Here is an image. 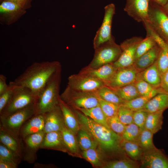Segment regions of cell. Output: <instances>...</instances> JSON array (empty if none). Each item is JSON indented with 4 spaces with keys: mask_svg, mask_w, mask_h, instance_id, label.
<instances>
[{
    "mask_svg": "<svg viewBox=\"0 0 168 168\" xmlns=\"http://www.w3.org/2000/svg\"><path fill=\"white\" fill-rule=\"evenodd\" d=\"M60 68L57 61L35 62L12 82L16 86L30 89L36 97L52 76Z\"/></svg>",
    "mask_w": 168,
    "mask_h": 168,
    "instance_id": "6da1fadb",
    "label": "cell"
},
{
    "mask_svg": "<svg viewBox=\"0 0 168 168\" xmlns=\"http://www.w3.org/2000/svg\"><path fill=\"white\" fill-rule=\"evenodd\" d=\"M77 118L81 128L85 130L104 150L111 152L122 149L121 137L111 129L99 124L82 113L77 112Z\"/></svg>",
    "mask_w": 168,
    "mask_h": 168,
    "instance_id": "7a4b0ae2",
    "label": "cell"
},
{
    "mask_svg": "<svg viewBox=\"0 0 168 168\" xmlns=\"http://www.w3.org/2000/svg\"><path fill=\"white\" fill-rule=\"evenodd\" d=\"M61 68L50 77L36 97L34 104L35 114H45L59 105Z\"/></svg>",
    "mask_w": 168,
    "mask_h": 168,
    "instance_id": "3957f363",
    "label": "cell"
},
{
    "mask_svg": "<svg viewBox=\"0 0 168 168\" xmlns=\"http://www.w3.org/2000/svg\"><path fill=\"white\" fill-rule=\"evenodd\" d=\"M94 58L87 68H95L103 65L114 62L120 56L122 50L112 36L109 40L95 49Z\"/></svg>",
    "mask_w": 168,
    "mask_h": 168,
    "instance_id": "277c9868",
    "label": "cell"
},
{
    "mask_svg": "<svg viewBox=\"0 0 168 168\" xmlns=\"http://www.w3.org/2000/svg\"><path fill=\"white\" fill-rule=\"evenodd\" d=\"M60 96L69 106L74 109H89L99 105L98 97L95 93L77 91L68 86Z\"/></svg>",
    "mask_w": 168,
    "mask_h": 168,
    "instance_id": "5b68a950",
    "label": "cell"
},
{
    "mask_svg": "<svg viewBox=\"0 0 168 168\" xmlns=\"http://www.w3.org/2000/svg\"><path fill=\"white\" fill-rule=\"evenodd\" d=\"M146 21L168 44V15L162 7L151 0L148 18Z\"/></svg>",
    "mask_w": 168,
    "mask_h": 168,
    "instance_id": "8992f818",
    "label": "cell"
},
{
    "mask_svg": "<svg viewBox=\"0 0 168 168\" xmlns=\"http://www.w3.org/2000/svg\"><path fill=\"white\" fill-rule=\"evenodd\" d=\"M35 114L34 104L12 114L0 116V125L19 137V132L22 125Z\"/></svg>",
    "mask_w": 168,
    "mask_h": 168,
    "instance_id": "52a82bcc",
    "label": "cell"
},
{
    "mask_svg": "<svg viewBox=\"0 0 168 168\" xmlns=\"http://www.w3.org/2000/svg\"><path fill=\"white\" fill-rule=\"evenodd\" d=\"M36 96L29 89L16 86L9 102L0 113V116L12 114L34 104Z\"/></svg>",
    "mask_w": 168,
    "mask_h": 168,
    "instance_id": "ba28073f",
    "label": "cell"
},
{
    "mask_svg": "<svg viewBox=\"0 0 168 168\" xmlns=\"http://www.w3.org/2000/svg\"><path fill=\"white\" fill-rule=\"evenodd\" d=\"M105 85L103 82L80 73L69 77L67 86L77 91L95 93Z\"/></svg>",
    "mask_w": 168,
    "mask_h": 168,
    "instance_id": "9c48e42d",
    "label": "cell"
},
{
    "mask_svg": "<svg viewBox=\"0 0 168 168\" xmlns=\"http://www.w3.org/2000/svg\"><path fill=\"white\" fill-rule=\"evenodd\" d=\"M143 39L141 37L134 36L127 39L121 44V53L117 60L113 63L117 69L133 66L137 47Z\"/></svg>",
    "mask_w": 168,
    "mask_h": 168,
    "instance_id": "30bf717a",
    "label": "cell"
},
{
    "mask_svg": "<svg viewBox=\"0 0 168 168\" xmlns=\"http://www.w3.org/2000/svg\"><path fill=\"white\" fill-rule=\"evenodd\" d=\"M45 133L43 130L21 139L23 160L29 163H33L35 161L37 152L40 149Z\"/></svg>",
    "mask_w": 168,
    "mask_h": 168,
    "instance_id": "8fae6325",
    "label": "cell"
},
{
    "mask_svg": "<svg viewBox=\"0 0 168 168\" xmlns=\"http://www.w3.org/2000/svg\"><path fill=\"white\" fill-rule=\"evenodd\" d=\"M115 12V6L113 3L109 4L105 7V14L102 23L97 31L93 40L95 49L112 37L111 27Z\"/></svg>",
    "mask_w": 168,
    "mask_h": 168,
    "instance_id": "7c38bea8",
    "label": "cell"
},
{
    "mask_svg": "<svg viewBox=\"0 0 168 168\" xmlns=\"http://www.w3.org/2000/svg\"><path fill=\"white\" fill-rule=\"evenodd\" d=\"M137 73L133 66L117 69L112 78L105 85L112 89L123 87L134 83Z\"/></svg>",
    "mask_w": 168,
    "mask_h": 168,
    "instance_id": "4fadbf2b",
    "label": "cell"
},
{
    "mask_svg": "<svg viewBox=\"0 0 168 168\" xmlns=\"http://www.w3.org/2000/svg\"><path fill=\"white\" fill-rule=\"evenodd\" d=\"M151 0H126L124 11L138 22L147 21Z\"/></svg>",
    "mask_w": 168,
    "mask_h": 168,
    "instance_id": "5bb4252c",
    "label": "cell"
},
{
    "mask_svg": "<svg viewBox=\"0 0 168 168\" xmlns=\"http://www.w3.org/2000/svg\"><path fill=\"white\" fill-rule=\"evenodd\" d=\"M140 160L141 167L168 168V157L156 148L143 152Z\"/></svg>",
    "mask_w": 168,
    "mask_h": 168,
    "instance_id": "9a60e30c",
    "label": "cell"
},
{
    "mask_svg": "<svg viewBox=\"0 0 168 168\" xmlns=\"http://www.w3.org/2000/svg\"><path fill=\"white\" fill-rule=\"evenodd\" d=\"M45 114H35L22 125L19 132L21 139L33 133L43 130Z\"/></svg>",
    "mask_w": 168,
    "mask_h": 168,
    "instance_id": "2e32d148",
    "label": "cell"
},
{
    "mask_svg": "<svg viewBox=\"0 0 168 168\" xmlns=\"http://www.w3.org/2000/svg\"><path fill=\"white\" fill-rule=\"evenodd\" d=\"M45 114L43 131L45 133L60 131L65 125L62 114L58 105Z\"/></svg>",
    "mask_w": 168,
    "mask_h": 168,
    "instance_id": "e0dca14e",
    "label": "cell"
},
{
    "mask_svg": "<svg viewBox=\"0 0 168 168\" xmlns=\"http://www.w3.org/2000/svg\"><path fill=\"white\" fill-rule=\"evenodd\" d=\"M40 149L54 150L68 152L61 131L45 133Z\"/></svg>",
    "mask_w": 168,
    "mask_h": 168,
    "instance_id": "ac0fdd59",
    "label": "cell"
},
{
    "mask_svg": "<svg viewBox=\"0 0 168 168\" xmlns=\"http://www.w3.org/2000/svg\"><path fill=\"white\" fill-rule=\"evenodd\" d=\"M0 142L16 153L22 160L21 138L1 125H0Z\"/></svg>",
    "mask_w": 168,
    "mask_h": 168,
    "instance_id": "d6986e66",
    "label": "cell"
},
{
    "mask_svg": "<svg viewBox=\"0 0 168 168\" xmlns=\"http://www.w3.org/2000/svg\"><path fill=\"white\" fill-rule=\"evenodd\" d=\"M117 69L113 63H110L95 68H86L81 73L97 78L105 83L112 78Z\"/></svg>",
    "mask_w": 168,
    "mask_h": 168,
    "instance_id": "ffe728a7",
    "label": "cell"
},
{
    "mask_svg": "<svg viewBox=\"0 0 168 168\" xmlns=\"http://www.w3.org/2000/svg\"><path fill=\"white\" fill-rule=\"evenodd\" d=\"M161 48L157 44L148 51L137 58L133 66L138 72L145 70L157 60Z\"/></svg>",
    "mask_w": 168,
    "mask_h": 168,
    "instance_id": "44dd1931",
    "label": "cell"
},
{
    "mask_svg": "<svg viewBox=\"0 0 168 168\" xmlns=\"http://www.w3.org/2000/svg\"><path fill=\"white\" fill-rule=\"evenodd\" d=\"M58 104L62 111L65 127L76 135L81 128L72 108L63 100L60 96L59 98Z\"/></svg>",
    "mask_w": 168,
    "mask_h": 168,
    "instance_id": "7402d4cb",
    "label": "cell"
},
{
    "mask_svg": "<svg viewBox=\"0 0 168 168\" xmlns=\"http://www.w3.org/2000/svg\"><path fill=\"white\" fill-rule=\"evenodd\" d=\"M136 79H142L156 87H160L161 76L158 69L156 61L143 71L138 72Z\"/></svg>",
    "mask_w": 168,
    "mask_h": 168,
    "instance_id": "603a6c76",
    "label": "cell"
},
{
    "mask_svg": "<svg viewBox=\"0 0 168 168\" xmlns=\"http://www.w3.org/2000/svg\"><path fill=\"white\" fill-rule=\"evenodd\" d=\"M161 93H166L160 87H157L148 96H140L130 100L125 101L122 105L133 111L142 109L151 98Z\"/></svg>",
    "mask_w": 168,
    "mask_h": 168,
    "instance_id": "cb8c5ba5",
    "label": "cell"
},
{
    "mask_svg": "<svg viewBox=\"0 0 168 168\" xmlns=\"http://www.w3.org/2000/svg\"><path fill=\"white\" fill-rule=\"evenodd\" d=\"M168 108V93L158 94L151 98L146 104L143 109L148 113L164 111Z\"/></svg>",
    "mask_w": 168,
    "mask_h": 168,
    "instance_id": "d4e9b609",
    "label": "cell"
},
{
    "mask_svg": "<svg viewBox=\"0 0 168 168\" xmlns=\"http://www.w3.org/2000/svg\"><path fill=\"white\" fill-rule=\"evenodd\" d=\"M63 139L69 154L76 155L79 152V147L76 134L64 125L61 130Z\"/></svg>",
    "mask_w": 168,
    "mask_h": 168,
    "instance_id": "484cf974",
    "label": "cell"
},
{
    "mask_svg": "<svg viewBox=\"0 0 168 168\" xmlns=\"http://www.w3.org/2000/svg\"><path fill=\"white\" fill-rule=\"evenodd\" d=\"M161 110L149 113L146 121L144 128L156 133L161 129L163 122V113Z\"/></svg>",
    "mask_w": 168,
    "mask_h": 168,
    "instance_id": "4316f807",
    "label": "cell"
},
{
    "mask_svg": "<svg viewBox=\"0 0 168 168\" xmlns=\"http://www.w3.org/2000/svg\"><path fill=\"white\" fill-rule=\"evenodd\" d=\"M74 109L78 110L93 121L110 129L107 124L106 118L99 105L89 109L76 108Z\"/></svg>",
    "mask_w": 168,
    "mask_h": 168,
    "instance_id": "83f0119b",
    "label": "cell"
},
{
    "mask_svg": "<svg viewBox=\"0 0 168 168\" xmlns=\"http://www.w3.org/2000/svg\"><path fill=\"white\" fill-rule=\"evenodd\" d=\"M120 145L122 149L133 160H140L143 151L137 142L122 139Z\"/></svg>",
    "mask_w": 168,
    "mask_h": 168,
    "instance_id": "f1b7e54d",
    "label": "cell"
},
{
    "mask_svg": "<svg viewBox=\"0 0 168 168\" xmlns=\"http://www.w3.org/2000/svg\"><path fill=\"white\" fill-rule=\"evenodd\" d=\"M77 140L79 148L82 151L96 147L97 142L84 129L81 128L78 132Z\"/></svg>",
    "mask_w": 168,
    "mask_h": 168,
    "instance_id": "f546056e",
    "label": "cell"
},
{
    "mask_svg": "<svg viewBox=\"0 0 168 168\" xmlns=\"http://www.w3.org/2000/svg\"><path fill=\"white\" fill-rule=\"evenodd\" d=\"M97 96L107 101L120 105L125 101L111 89L105 85L95 92Z\"/></svg>",
    "mask_w": 168,
    "mask_h": 168,
    "instance_id": "4dcf8cb0",
    "label": "cell"
},
{
    "mask_svg": "<svg viewBox=\"0 0 168 168\" xmlns=\"http://www.w3.org/2000/svg\"><path fill=\"white\" fill-rule=\"evenodd\" d=\"M112 90L125 101L130 100L140 96L134 82Z\"/></svg>",
    "mask_w": 168,
    "mask_h": 168,
    "instance_id": "1f68e13d",
    "label": "cell"
},
{
    "mask_svg": "<svg viewBox=\"0 0 168 168\" xmlns=\"http://www.w3.org/2000/svg\"><path fill=\"white\" fill-rule=\"evenodd\" d=\"M153 134L151 131L145 128L141 130L137 142L141 148L143 152L156 148L153 143Z\"/></svg>",
    "mask_w": 168,
    "mask_h": 168,
    "instance_id": "d6a6232c",
    "label": "cell"
},
{
    "mask_svg": "<svg viewBox=\"0 0 168 168\" xmlns=\"http://www.w3.org/2000/svg\"><path fill=\"white\" fill-rule=\"evenodd\" d=\"M157 44L155 40L152 36L147 34L146 38L143 39L137 47L135 55V61Z\"/></svg>",
    "mask_w": 168,
    "mask_h": 168,
    "instance_id": "836d02e7",
    "label": "cell"
},
{
    "mask_svg": "<svg viewBox=\"0 0 168 168\" xmlns=\"http://www.w3.org/2000/svg\"><path fill=\"white\" fill-rule=\"evenodd\" d=\"M0 158L10 162L16 168L22 160L16 153L0 142Z\"/></svg>",
    "mask_w": 168,
    "mask_h": 168,
    "instance_id": "e575fe53",
    "label": "cell"
},
{
    "mask_svg": "<svg viewBox=\"0 0 168 168\" xmlns=\"http://www.w3.org/2000/svg\"><path fill=\"white\" fill-rule=\"evenodd\" d=\"M141 130L139 127L133 123L126 125L121 137L122 139L125 140L137 142Z\"/></svg>",
    "mask_w": 168,
    "mask_h": 168,
    "instance_id": "d590c367",
    "label": "cell"
},
{
    "mask_svg": "<svg viewBox=\"0 0 168 168\" xmlns=\"http://www.w3.org/2000/svg\"><path fill=\"white\" fill-rule=\"evenodd\" d=\"M82 155L86 160L94 166H100L102 163L101 155L96 147L82 151Z\"/></svg>",
    "mask_w": 168,
    "mask_h": 168,
    "instance_id": "8d00e7d4",
    "label": "cell"
},
{
    "mask_svg": "<svg viewBox=\"0 0 168 168\" xmlns=\"http://www.w3.org/2000/svg\"><path fill=\"white\" fill-rule=\"evenodd\" d=\"M138 167L136 161L124 159L111 161L102 166L104 168H135Z\"/></svg>",
    "mask_w": 168,
    "mask_h": 168,
    "instance_id": "74e56055",
    "label": "cell"
},
{
    "mask_svg": "<svg viewBox=\"0 0 168 168\" xmlns=\"http://www.w3.org/2000/svg\"><path fill=\"white\" fill-rule=\"evenodd\" d=\"M98 98L99 105L106 118L117 114L119 105Z\"/></svg>",
    "mask_w": 168,
    "mask_h": 168,
    "instance_id": "f35d334b",
    "label": "cell"
},
{
    "mask_svg": "<svg viewBox=\"0 0 168 168\" xmlns=\"http://www.w3.org/2000/svg\"><path fill=\"white\" fill-rule=\"evenodd\" d=\"M110 128L121 137L125 129L126 125L120 121L117 115L106 118Z\"/></svg>",
    "mask_w": 168,
    "mask_h": 168,
    "instance_id": "ab89813d",
    "label": "cell"
},
{
    "mask_svg": "<svg viewBox=\"0 0 168 168\" xmlns=\"http://www.w3.org/2000/svg\"><path fill=\"white\" fill-rule=\"evenodd\" d=\"M133 111L122 105H119L117 115L122 123L125 125L133 122Z\"/></svg>",
    "mask_w": 168,
    "mask_h": 168,
    "instance_id": "60d3db41",
    "label": "cell"
},
{
    "mask_svg": "<svg viewBox=\"0 0 168 168\" xmlns=\"http://www.w3.org/2000/svg\"><path fill=\"white\" fill-rule=\"evenodd\" d=\"M24 7L18 3L9 1H3L0 5L1 13L11 14L21 11Z\"/></svg>",
    "mask_w": 168,
    "mask_h": 168,
    "instance_id": "b9f144b4",
    "label": "cell"
},
{
    "mask_svg": "<svg viewBox=\"0 0 168 168\" xmlns=\"http://www.w3.org/2000/svg\"><path fill=\"white\" fill-rule=\"evenodd\" d=\"M15 87L16 86L12 81L10 82L7 89L0 95V113L2 112L10 100Z\"/></svg>",
    "mask_w": 168,
    "mask_h": 168,
    "instance_id": "7bdbcfd3",
    "label": "cell"
},
{
    "mask_svg": "<svg viewBox=\"0 0 168 168\" xmlns=\"http://www.w3.org/2000/svg\"><path fill=\"white\" fill-rule=\"evenodd\" d=\"M156 63L158 69L161 77L168 70V53L161 48Z\"/></svg>",
    "mask_w": 168,
    "mask_h": 168,
    "instance_id": "ee69618b",
    "label": "cell"
},
{
    "mask_svg": "<svg viewBox=\"0 0 168 168\" xmlns=\"http://www.w3.org/2000/svg\"><path fill=\"white\" fill-rule=\"evenodd\" d=\"M134 83L140 96H148L157 88L142 79H136Z\"/></svg>",
    "mask_w": 168,
    "mask_h": 168,
    "instance_id": "f6af8a7d",
    "label": "cell"
},
{
    "mask_svg": "<svg viewBox=\"0 0 168 168\" xmlns=\"http://www.w3.org/2000/svg\"><path fill=\"white\" fill-rule=\"evenodd\" d=\"M148 113L142 109L133 111V122L141 129L144 128V126Z\"/></svg>",
    "mask_w": 168,
    "mask_h": 168,
    "instance_id": "bcb514c9",
    "label": "cell"
},
{
    "mask_svg": "<svg viewBox=\"0 0 168 168\" xmlns=\"http://www.w3.org/2000/svg\"><path fill=\"white\" fill-rule=\"evenodd\" d=\"M145 29L147 34L152 36L155 40L157 44L159 47L161 49L166 51L168 53V44L160 37L149 26H147Z\"/></svg>",
    "mask_w": 168,
    "mask_h": 168,
    "instance_id": "7dc6e473",
    "label": "cell"
},
{
    "mask_svg": "<svg viewBox=\"0 0 168 168\" xmlns=\"http://www.w3.org/2000/svg\"><path fill=\"white\" fill-rule=\"evenodd\" d=\"M160 87L166 92L168 93V70L161 77Z\"/></svg>",
    "mask_w": 168,
    "mask_h": 168,
    "instance_id": "c3c4849f",
    "label": "cell"
},
{
    "mask_svg": "<svg viewBox=\"0 0 168 168\" xmlns=\"http://www.w3.org/2000/svg\"><path fill=\"white\" fill-rule=\"evenodd\" d=\"M6 77L4 75H0V95L4 92L8 88V85L6 83Z\"/></svg>",
    "mask_w": 168,
    "mask_h": 168,
    "instance_id": "681fc988",
    "label": "cell"
},
{
    "mask_svg": "<svg viewBox=\"0 0 168 168\" xmlns=\"http://www.w3.org/2000/svg\"><path fill=\"white\" fill-rule=\"evenodd\" d=\"M0 168H16V167L10 162L0 158Z\"/></svg>",
    "mask_w": 168,
    "mask_h": 168,
    "instance_id": "f907efd6",
    "label": "cell"
},
{
    "mask_svg": "<svg viewBox=\"0 0 168 168\" xmlns=\"http://www.w3.org/2000/svg\"><path fill=\"white\" fill-rule=\"evenodd\" d=\"M53 165L51 164L36 163L34 164L33 167L35 168H51L53 167Z\"/></svg>",
    "mask_w": 168,
    "mask_h": 168,
    "instance_id": "816d5d0a",
    "label": "cell"
},
{
    "mask_svg": "<svg viewBox=\"0 0 168 168\" xmlns=\"http://www.w3.org/2000/svg\"><path fill=\"white\" fill-rule=\"evenodd\" d=\"M152 1L161 6H164L168 0H152Z\"/></svg>",
    "mask_w": 168,
    "mask_h": 168,
    "instance_id": "f5cc1de1",
    "label": "cell"
},
{
    "mask_svg": "<svg viewBox=\"0 0 168 168\" xmlns=\"http://www.w3.org/2000/svg\"><path fill=\"white\" fill-rule=\"evenodd\" d=\"M3 1H9L13 2L20 4L23 7L25 4V3L22 1V0H3Z\"/></svg>",
    "mask_w": 168,
    "mask_h": 168,
    "instance_id": "db71d44e",
    "label": "cell"
},
{
    "mask_svg": "<svg viewBox=\"0 0 168 168\" xmlns=\"http://www.w3.org/2000/svg\"><path fill=\"white\" fill-rule=\"evenodd\" d=\"M162 7L165 12L168 15V0L166 4Z\"/></svg>",
    "mask_w": 168,
    "mask_h": 168,
    "instance_id": "11a10c76",
    "label": "cell"
},
{
    "mask_svg": "<svg viewBox=\"0 0 168 168\" xmlns=\"http://www.w3.org/2000/svg\"><path fill=\"white\" fill-rule=\"evenodd\" d=\"M22 1L25 3V4L26 1L27 0H22Z\"/></svg>",
    "mask_w": 168,
    "mask_h": 168,
    "instance_id": "9f6ffc18",
    "label": "cell"
}]
</instances>
